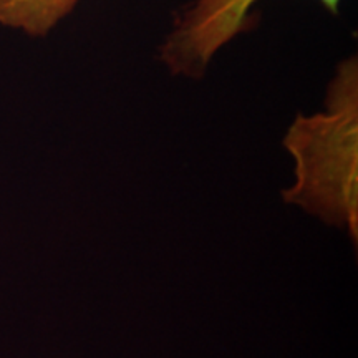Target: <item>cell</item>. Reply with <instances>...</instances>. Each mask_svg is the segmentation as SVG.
I'll return each mask as SVG.
<instances>
[{
	"mask_svg": "<svg viewBox=\"0 0 358 358\" xmlns=\"http://www.w3.org/2000/svg\"><path fill=\"white\" fill-rule=\"evenodd\" d=\"M284 146L295 159V185L282 192L332 226L347 227L357 241L358 226V60L347 57L327 87L325 108L297 115Z\"/></svg>",
	"mask_w": 358,
	"mask_h": 358,
	"instance_id": "obj_1",
	"label": "cell"
},
{
	"mask_svg": "<svg viewBox=\"0 0 358 358\" xmlns=\"http://www.w3.org/2000/svg\"><path fill=\"white\" fill-rule=\"evenodd\" d=\"M80 0H0V27L17 30L27 37H47Z\"/></svg>",
	"mask_w": 358,
	"mask_h": 358,
	"instance_id": "obj_3",
	"label": "cell"
},
{
	"mask_svg": "<svg viewBox=\"0 0 358 358\" xmlns=\"http://www.w3.org/2000/svg\"><path fill=\"white\" fill-rule=\"evenodd\" d=\"M259 0H196L174 22L159 47V58L173 75L198 80L204 77L224 45L252 25L250 13ZM334 15L342 0H319Z\"/></svg>",
	"mask_w": 358,
	"mask_h": 358,
	"instance_id": "obj_2",
	"label": "cell"
}]
</instances>
